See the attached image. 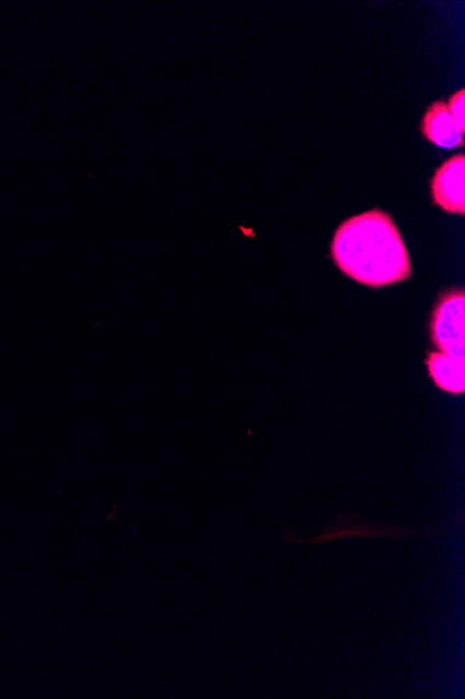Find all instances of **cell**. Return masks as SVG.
Masks as SVG:
<instances>
[{"instance_id":"1","label":"cell","mask_w":465,"mask_h":699,"mask_svg":"<svg viewBox=\"0 0 465 699\" xmlns=\"http://www.w3.org/2000/svg\"><path fill=\"white\" fill-rule=\"evenodd\" d=\"M332 257L341 272L371 288L402 283L412 273L396 224L381 210L367 211L341 224L332 242Z\"/></svg>"},{"instance_id":"2","label":"cell","mask_w":465,"mask_h":699,"mask_svg":"<svg viewBox=\"0 0 465 699\" xmlns=\"http://www.w3.org/2000/svg\"><path fill=\"white\" fill-rule=\"evenodd\" d=\"M432 340L443 354L465 356V294L453 289L443 294L433 310Z\"/></svg>"},{"instance_id":"3","label":"cell","mask_w":465,"mask_h":699,"mask_svg":"<svg viewBox=\"0 0 465 699\" xmlns=\"http://www.w3.org/2000/svg\"><path fill=\"white\" fill-rule=\"evenodd\" d=\"M465 156L458 154L442 163L431 183L432 198L444 211L465 213Z\"/></svg>"},{"instance_id":"4","label":"cell","mask_w":465,"mask_h":699,"mask_svg":"<svg viewBox=\"0 0 465 699\" xmlns=\"http://www.w3.org/2000/svg\"><path fill=\"white\" fill-rule=\"evenodd\" d=\"M421 131L429 141L444 150H453L464 145V135L449 112L446 102L443 101L433 102L429 106L423 115Z\"/></svg>"},{"instance_id":"5","label":"cell","mask_w":465,"mask_h":699,"mask_svg":"<svg viewBox=\"0 0 465 699\" xmlns=\"http://www.w3.org/2000/svg\"><path fill=\"white\" fill-rule=\"evenodd\" d=\"M429 376L439 389L451 394H464L465 391V356H453L432 352L427 360Z\"/></svg>"},{"instance_id":"6","label":"cell","mask_w":465,"mask_h":699,"mask_svg":"<svg viewBox=\"0 0 465 699\" xmlns=\"http://www.w3.org/2000/svg\"><path fill=\"white\" fill-rule=\"evenodd\" d=\"M447 110L451 112L454 122H456L458 129L463 135L465 131V91L460 90L447 102Z\"/></svg>"}]
</instances>
